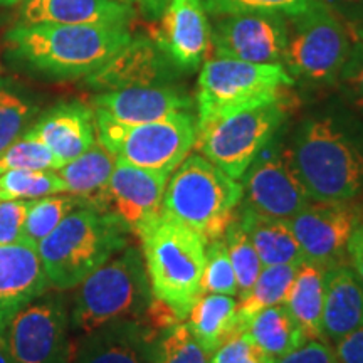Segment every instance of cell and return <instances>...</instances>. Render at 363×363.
Masks as SVG:
<instances>
[{"instance_id":"obj_1","label":"cell","mask_w":363,"mask_h":363,"mask_svg":"<svg viewBox=\"0 0 363 363\" xmlns=\"http://www.w3.org/2000/svg\"><path fill=\"white\" fill-rule=\"evenodd\" d=\"M288 148L313 202H353L363 194V120L343 101L303 118Z\"/></svg>"},{"instance_id":"obj_2","label":"cell","mask_w":363,"mask_h":363,"mask_svg":"<svg viewBox=\"0 0 363 363\" xmlns=\"http://www.w3.org/2000/svg\"><path fill=\"white\" fill-rule=\"evenodd\" d=\"M128 27L17 24L6 34L17 65L51 79L88 78L128 44Z\"/></svg>"},{"instance_id":"obj_3","label":"cell","mask_w":363,"mask_h":363,"mask_svg":"<svg viewBox=\"0 0 363 363\" xmlns=\"http://www.w3.org/2000/svg\"><path fill=\"white\" fill-rule=\"evenodd\" d=\"M126 225L111 211L78 207L39 242L49 286L66 291L128 246Z\"/></svg>"},{"instance_id":"obj_4","label":"cell","mask_w":363,"mask_h":363,"mask_svg":"<svg viewBox=\"0 0 363 363\" xmlns=\"http://www.w3.org/2000/svg\"><path fill=\"white\" fill-rule=\"evenodd\" d=\"M138 238L153 296L185 321L202 296L207 242L163 212L140 230Z\"/></svg>"},{"instance_id":"obj_5","label":"cell","mask_w":363,"mask_h":363,"mask_svg":"<svg viewBox=\"0 0 363 363\" xmlns=\"http://www.w3.org/2000/svg\"><path fill=\"white\" fill-rule=\"evenodd\" d=\"M294 83L281 62L257 65L229 57L207 59L197 81L195 130L233 113L283 99Z\"/></svg>"},{"instance_id":"obj_6","label":"cell","mask_w":363,"mask_h":363,"mask_svg":"<svg viewBox=\"0 0 363 363\" xmlns=\"http://www.w3.org/2000/svg\"><path fill=\"white\" fill-rule=\"evenodd\" d=\"M240 201L242 184L197 153L185 158L169 179L162 212L208 242L224 238Z\"/></svg>"},{"instance_id":"obj_7","label":"cell","mask_w":363,"mask_h":363,"mask_svg":"<svg viewBox=\"0 0 363 363\" xmlns=\"http://www.w3.org/2000/svg\"><path fill=\"white\" fill-rule=\"evenodd\" d=\"M153 299L143 254L126 246L79 284L69 321L79 333L120 320H142Z\"/></svg>"},{"instance_id":"obj_8","label":"cell","mask_w":363,"mask_h":363,"mask_svg":"<svg viewBox=\"0 0 363 363\" xmlns=\"http://www.w3.org/2000/svg\"><path fill=\"white\" fill-rule=\"evenodd\" d=\"M353 35L323 0H311L288 17V44L283 59L294 81L311 86H335L350 56Z\"/></svg>"},{"instance_id":"obj_9","label":"cell","mask_w":363,"mask_h":363,"mask_svg":"<svg viewBox=\"0 0 363 363\" xmlns=\"http://www.w3.org/2000/svg\"><path fill=\"white\" fill-rule=\"evenodd\" d=\"M94 116L98 143L116 158L147 170L172 175L195 145L197 130L192 111L142 125L118 123L96 111Z\"/></svg>"},{"instance_id":"obj_10","label":"cell","mask_w":363,"mask_h":363,"mask_svg":"<svg viewBox=\"0 0 363 363\" xmlns=\"http://www.w3.org/2000/svg\"><path fill=\"white\" fill-rule=\"evenodd\" d=\"M286 98L233 113L197 130L194 147L230 179L240 180L262 148L283 128L289 111Z\"/></svg>"},{"instance_id":"obj_11","label":"cell","mask_w":363,"mask_h":363,"mask_svg":"<svg viewBox=\"0 0 363 363\" xmlns=\"http://www.w3.org/2000/svg\"><path fill=\"white\" fill-rule=\"evenodd\" d=\"M69 328L65 299L44 293L12 316L2 343L13 363H71Z\"/></svg>"},{"instance_id":"obj_12","label":"cell","mask_w":363,"mask_h":363,"mask_svg":"<svg viewBox=\"0 0 363 363\" xmlns=\"http://www.w3.org/2000/svg\"><path fill=\"white\" fill-rule=\"evenodd\" d=\"M274 138L242 175V197L252 211L288 220L303 211L311 199L294 169L288 145L284 147Z\"/></svg>"},{"instance_id":"obj_13","label":"cell","mask_w":363,"mask_h":363,"mask_svg":"<svg viewBox=\"0 0 363 363\" xmlns=\"http://www.w3.org/2000/svg\"><path fill=\"white\" fill-rule=\"evenodd\" d=\"M288 44V17L283 13L249 12L216 17L211 26L214 57L257 65H283Z\"/></svg>"},{"instance_id":"obj_14","label":"cell","mask_w":363,"mask_h":363,"mask_svg":"<svg viewBox=\"0 0 363 363\" xmlns=\"http://www.w3.org/2000/svg\"><path fill=\"white\" fill-rule=\"evenodd\" d=\"M286 224L305 261L328 269L347 259L348 239L355 229V203L311 201Z\"/></svg>"},{"instance_id":"obj_15","label":"cell","mask_w":363,"mask_h":363,"mask_svg":"<svg viewBox=\"0 0 363 363\" xmlns=\"http://www.w3.org/2000/svg\"><path fill=\"white\" fill-rule=\"evenodd\" d=\"M182 72L163 52L152 35H131L128 44L84 78V84L96 93L142 86L179 84Z\"/></svg>"},{"instance_id":"obj_16","label":"cell","mask_w":363,"mask_h":363,"mask_svg":"<svg viewBox=\"0 0 363 363\" xmlns=\"http://www.w3.org/2000/svg\"><path fill=\"white\" fill-rule=\"evenodd\" d=\"M170 174L147 170L116 158L108 184V211L138 235L145 225L162 214L163 195Z\"/></svg>"},{"instance_id":"obj_17","label":"cell","mask_w":363,"mask_h":363,"mask_svg":"<svg viewBox=\"0 0 363 363\" xmlns=\"http://www.w3.org/2000/svg\"><path fill=\"white\" fill-rule=\"evenodd\" d=\"M158 21L152 38L163 52L182 74L197 71L211 49V22L202 0H172Z\"/></svg>"},{"instance_id":"obj_18","label":"cell","mask_w":363,"mask_h":363,"mask_svg":"<svg viewBox=\"0 0 363 363\" xmlns=\"http://www.w3.org/2000/svg\"><path fill=\"white\" fill-rule=\"evenodd\" d=\"M194 99L180 84L142 86L103 91L93 96V110L123 125H142L175 113L192 111Z\"/></svg>"},{"instance_id":"obj_19","label":"cell","mask_w":363,"mask_h":363,"mask_svg":"<svg viewBox=\"0 0 363 363\" xmlns=\"http://www.w3.org/2000/svg\"><path fill=\"white\" fill-rule=\"evenodd\" d=\"M158 333L143 318L113 321L86 333L71 363H153Z\"/></svg>"},{"instance_id":"obj_20","label":"cell","mask_w":363,"mask_h":363,"mask_svg":"<svg viewBox=\"0 0 363 363\" xmlns=\"http://www.w3.org/2000/svg\"><path fill=\"white\" fill-rule=\"evenodd\" d=\"M48 289L38 246L27 240L0 246V342L12 316Z\"/></svg>"},{"instance_id":"obj_21","label":"cell","mask_w":363,"mask_h":363,"mask_svg":"<svg viewBox=\"0 0 363 363\" xmlns=\"http://www.w3.org/2000/svg\"><path fill=\"white\" fill-rule=\"evenodd\" d=\"M27 131L48 145L65 165L98 142L94 110L81 101L57 103Z\"/></svg>"},{"instance_id":"obj_22","label":"cell","mask_w":363,"mask_h":363,"mask_svg":"<svg viewBox=\"0 0 363 363\" xmlns=\"http://www.w3.org/2000/svg\"><path fill=\"white\" fill-rule=\"evenodd\" d=\"M135 7L120 0H26L19 24L128 27Z\"/></svg>"},{"instance_id":"obj_23","label":"cell","mask_w":363,"mask_h":363,"mask_svg":"<svg viewBox=\"0 0 363 363\" xmlns=\"http://www.w3.org/2000/svg\"><path fill=\"white\" fill-rule=\"evenodd\" d=\"M321 328L333 343L363 328V281L350 262L325 271Z\"/></svg>"},{"instance_id":"obj_24","label":"cell","mask_w":363,"mask_h":363,"mask_svg":"<svg viewBox=\"0 0 363 363\" xmlns=\"http://www.w3.org/2000/svg\"><path fill=\"white\" fill-rule=\"evenodd\" d=\"M116 157L98 142L83 155L67 162L57 170L67 194L79 199L83 207L108 211V184H110Z\"/></svg>"},{"instance_id":"obj_25","label":"cell","mask_w":363,"mask_h":363,"mask_svg":"<svg viewBox=\"0 0 363 363\" xmlns=\"http://www.w3.org/2000/svg\"><path fill=\"white\" fill-rule=\"evenodd\" d=\"M189 328L208 355L242 333L238 299L227 294L203 293L189 313Z\"/></svg>"},{"instance_id":"obj_26","label":"cell","mask_w":363,"mask_h":363,"mask_svg":"<svg viewBox=\"0 0 363 363\" xmlns=\"http://www.w3.org/2000/svg\"><path fill=\"white\" fill-rule=\"evenodd\" d=\"M240 225L251 239L262 266L301 264L305 261L286 220L262 216L244 203L238 212Z\"/></svg>"},{"instance_id":"obj_27","label":"cell","mask_w":363,"mask_h":363,"mask_svg":"<svg viewBox=\"0 0 363 363\" xmlns=\"http://www.w3.org/2000/svg\"><path fill=\"white\" fill-rule=\"evenodd\" d=\"M242 333H246L274 360L294 352L310 340L284 303L257 313L246 325Z\"/></svg>"},{"instance_id":"obj_28","label":"cell","mask_w":363,"mask_h":363,"mask_svg":"<svg viewBox=\"0 0 363 363\" xmlns=\"http://www.w3.org/2000/svg\"><path fill=\"white\" fill-rule=\"evenodd\" d=\"M325 271L323 267L310 261H303L294 272L291 288L284 299L286 308L306 331L310 340H323L321 315H323Z\"/></svg>"},{"instance_id":"obj_29","label":"cell","mask_w":363,"mask_h":363,"mask_svg":"<svg viewBox=\"0 0 363 363\" xmlns=\"http://www.w3.org/2000/svg\"><path fill=\"white\" fill-rule=\"evenodd\" d=\"M298 266L299 264L264 266L251 288L246 293L239 294L238 316L242 331L257 313L284 303Z\"/></svg>"},{"instance_id":"obj_30","label":"cell","mask_w":363,"mask_h":363,"mask_svg":"<svg viewBox=\"0 0 363 363\" xmlns=\"http://www.w3.org/2000/svg\"><path fill=\"white\" fill-rule=\"evenodd\" d=\"M38 113L34 99L11 79H0V155L27 131Z\"/></svg>"},{"instance_id":"obj_31","label":"cell","mask_w":363,"mask_h":363,"mask_svg":"<svg viewBox=\"0 0 363 363\" xmlns=\"http://www.w3.org/2000/svg\"><path fill=\"white\" fill-rule=\"evenodd\" d=\"M78 207H83V203L71 194H54L30 201L22 229V240L39 246L40 240L48 238L65 220V217Z\"/></svg>"},{"instance_id":"obj_32","label":"cell","mask_w":363,"mask_h":363,"mask_svg":"<svg viewBox=\"0 0 363 363\" xmlns=\"http://www.w3.org/2000/svg\"><path fill=\"white\" fill-rule=\"evenodd\" d=\"M66 192L57 170H6L0 174V201H24Z\"/></svg>"},{"instance_id":"obj_33","label":"cell","mask_w":363,"mask_h":363,"mask_svg":"<svg viewBox=\"0 0 363 363\" xmlns=\"http://www.w3.org/2000/svg\"><path fill=\"white\" fill-rule=\"evenodd\" d=\"M208 357L184 321L162 330L155 338L153 363H208Z\"/></svg>"},{"instance_id":"obj_34","label":"cell","mask_w":363,"mask_h":363,"mask_svg":"<svg viewBox=\"0 0 363 363\" xmlns=\"http://www.w3.org/2000/svg\"><path fill=\"white\" fill-rule=\"evenodd\" d=\"M224 240L227 251H229L230 262H233L235 279H238L239 294L246 293L259 276L262 262L254 249L251 239L247 238L246 230L240 225L238 214L233 217L230 224L227 225L224 233Z\"/></svg>"},{"instance_id":"obj_35","label":"cell","mask_w":363,"mask_h":363,"mask_svg":"<svg viewBox=\"0 0 363 363\" xmlns=\"http://www.w3.org/2000/svg\"><path fill=\"white\" fill-rule=\"evenodd\" d=\"M65 165L44 142L26 131L0 155V174L6 170H59Z\"/></svg>"},{"instance_id":"obj_36","label":"cell","mask_w":363,"mask_h":363,"mask_svg":"<svg viewBox=\"0 0 363 363\" xmlns=\"http://www.w3.org/2000/svg\"><path fill=\"white\" fill-rule=\"evenodd\" d=\"M203 293L227 294V296L239 294L238 279L224 238L208 240L206 244V267L202 278Z\"/></svg>"},{"instance_id":"obj_37","label":"cell","mask_w":363,"mask_h":363,"mask_svg":"<svg viewBox=\"0 0 363 363\" xmlns=\"http://www.w3.org/2000/svg\"><path fill=\"white\" fill-rule=\"evenodd\" d=\"M311 0H202L207 16L220 17L230 13H283L286 17L296 16Z\"/></svg>"},{"instance_id":"obj_38","label":"cell","mask_w":363,"mask_h":363,"mask_svg":"<svg viewBox=\"0 0 363 363\" xmlns=\"http://www.w3.org/2000/svg\"><path fill=\"white\" fill-rule=\"evenodd\" d=\"M342 101L363 120V40L353 39L350 56L338 78Z\"/></svg>"},{"instance_id":"obj_39","label":"cell","mask_w":363,"mask_h":363,"mask_svg":"<svg viewBox=\"0 0 363 363\" xmlns=\"http://www.w3.org/2000/svg\"><path fill=\"white\" fill-rule=\"evenodd\" d=\"M271 355L257 347L246 333L222 345L216 353H212V360L208 363H274Z\"/></svg>"},{"instance_id":"obj_40","label":"cell","mask_w":363,"mask_h":363,"mask_svg":"<svg viewBox=\"0 0 363 363\" xmlns=\"http://www.w3.org/2000/svg\"><path fill=\"white\" fill-rule=\"evenodd\" d=\"M29 202L0 201V246L22 240Z\"/></svg>"},{"instance_id":"obj_41","label":"cell","mask_w":363,"mask_h":363,"mask_svg":"<svg viewBox=\"0 0 363 363\" xmlns=\"http://www.w3.org/2000/svg\"><path fill=\"white\" fill-rule=\"evenodd\" d=\"M274 363H340L335 348L321 338L308 340L296 350L281 357Z\"/></svg>"},{"instance_id":"obj_42","label":"cell","mask_w":363,"mask_h":363,"mask_svg":"<svg viewBox=\"0 0 363 363\" xmlns=\"http://www.w3.org/2000/svg\"><path fill=\"white\" fill-rule=\"evenodd\" d=\"M340 363H363V328L353 331L335 343Z\"/></svg>"},{"instance_id":"obj_43","label":"cell","mask_w":363,"mask_h":363,"mask_svg":"<svg viewBox=\"0 0 363 363\" xmlns=\"http://www.w3.org/2000/svg\"><path fill=\"white\" fill-rule=\"evenodd\" d=\"M331 11L337 12L347 27L355 22L363 12V0H323Z\"/></svg>"},{"instance_id":"obj_44","label":"cell","mask_w":363,"mask_h":363,"mask_svg":"<svg viewBox=\"0 0 363 363\" xmlns=\"http://www.w3.org/2000/svg\"><path fill=\"white\" fill-rule=\"evenodd\" d=\"M347 259L363 281V239L360 238V234L357 233V229H353L350 239H348Z\"/></svg>"},{"instance_id":"obj_45","label":"cell","mask_w":363,"mask_h":363,"mask_svg":"<svg viewBox=\"0 0 363 363\" xmlns=\"http://www.w3.org/2000/svg\"><path fill=\"white\" fill-rule=\"evenodd\" d=\"M136 2H138L140 11L148 21H158L172 0H136Z\"/></svg>"},{"instance_id":"obj_46","label":"cell","mask_w":363,"mask_h":363,"mask_svg":"<svg viewBox=\"0 0 363 363\" xmlns=\"http://www.w3.org/2000/svg\"><path fill=\"white\" fill-rule=\"evenodd\" d=\"M348 29H350L353 39L363 40V12L355 22H352V24L348 26Z\"/></svg>"},{"instance_id":"obj_47","label":"cell","mask_w":363,"mask_h":363,"mask_svg":"<svg viewBox=\"0 0 363 363\" xmlns=\"http://www.w3.org/2000/svg\"><path fill=\"white\" fill-rule=\"evenodd\" d=\"M355 229L363 239V202L355 203Z\"/></svg>"},{"instance_id":"obj_48","label":"cell","mask_w":363,"mask_h":363,"mask_svg":"<svg viewBox=\"0 0 363 363\" xmlns=\"http://www.w3.org/2000/svg\"><path fill=\"white\" fill-rule=\"evenodd\" d=\"M0 363H13L11 355H9L7 348L4 347L2 342H0Z\"/></svg>"},{"instance_id":"obj_49","label":"cell","mask_w":363,"mask_h":363,"mask_svg":"<svg viewBox=\"0 0 363 363\" xmlns=\"http://www.w3.org/2000/svg\"><path fill=\"white\" fill-rule=\"evenodd\" d=\"M21 2H26V0H0V7H12Z\"/></svg>"},{"instance_id":"obj_50","label":"cell","mask_w":363,"mask_h":363,"mask_svg":"<svg viewBox=\"0 0 363 363\" xmlns=\"http://www.w3.org/2000/svg\"><path fill=\"white\" fill-rule=\"evenodd\" d=\"M120 2H125V4H131V6H133V4L136 2V0H120Z\"/></svg>"}]
</instances>
